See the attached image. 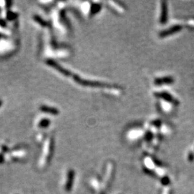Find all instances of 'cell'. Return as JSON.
I'll list each match as a JSON object with an SVG mask.
<instances>
[{"label":"cell","instance_id":"obj_4","mask_svg":"<svg viewBox=\"0 0 194 194\" xmlns=\"http://www.w3.org/2000/svg\"><path fill=\"white\" fill-rule=\"evenodd\" d=\"M0 105H1V102H0Z\"/></svg>","mask_w":194,"mask_h":194},{"label":"cell","instance_id":"obj_1","mask_svg":"<svg viewBox=\"0 0 194 194\" xmlns=\"http://www.w3.org/2000/svg\"><path fill=\"white\" fill-rule=\"evenodd\" d=\"M74 172L73 170H69L67 173L66 179L64 182V189L65 191H70L72 188L73 183H74Z\"/></svg>","mask_w":194,"mask_h":194},{"label":"cell","instance_id":"obj_3","mask_svg":"<svg viewBox=\"0 0 194 194\" xmlns=\"http://www.w3.org/2000/svg\"><path fill=\"white\" fill-rule=\"evenodd\" d=\"M166 14H167V12H166V7L165 5H163V8H162V14H161V21L163 22H164L166 20Z\"/></svg>","mask_w":194,"mask_h":194},{"label":"cell","instance_id":"obj_2","mask_svg":"<svg viewBox=\"0 0 194 194\" xmlns=\"http://www.w3.org/2000/svg\"><path fill=\"white\" fill-rule=\"evenodd\" d=\"M41 110L45 112H48V113H51V114H58V110H56V109H54V108L48 107V106H42Z\"/></svg>","mask_w":194,"mask_h":194}]
</instances>
